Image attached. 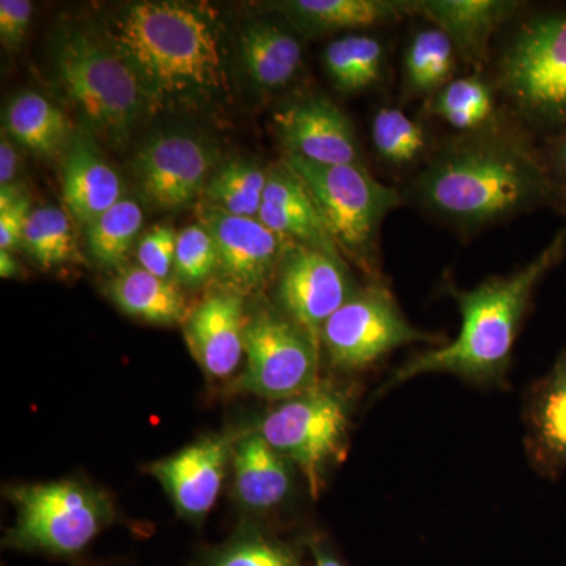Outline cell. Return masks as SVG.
I'll return each mask as SVG.
<instances>
[{
    "instance_id": "6da1fadb",
    "label": "cell",
    "mask_w": 566,
    "mask_h": 566,
    "mask_svg": "<svg viewBox=\"0 0 566 566\" xmlns=\"http://www.w3.org/2000/svg\"><path fill=\"white\" fill-rule=\"evenodd\" d=\"M93 31L120 55L151 111L210 107L232 96L226 25L208 6L174 0L122 3Z\"/></svg>"
},
{
    "instance_id": "7a4b0ae2",
    "label": "cell",
    "mask_w": 566,
    "mask_h": 566,
    "mask_svg": "<svg viewBox=\"0 0 566 566\" xmlns=\"http://www.w3.org/2000/svg\"><path fill=\"white\" fill-rule=\"evenodd\" d=\"M412 193L424 210L463 232L538 208H558L539 145L501 115L439 147L417 175Z\"/></svg>"
},
{
    "instance_id": "3957f363",
    "label": "cell",
    "mask_w": 566,
    "mask_h": 566,
    "mask_svg": "<svg viewBox=\"0 0 566 566\" xmlns=\"http://www.w3.org/2000/svg\"><path fill=\"white\" fill-rule=\"evenodd\" d=\"M566 259V226L538 255L509 275H494L471 290L444 282L461 314V329L447 345L427 349L394 371L381 392L430 374L453 375L482 387L509 385L513 349L539 283Z\"/></svg>"
},
{
    "instance_id": "277c9868",
    "label": "cell",
    "mask_w": 566,
    "mask_h": 566,
    "mask_svg": "<svg viewBox=\"0 0 566 566\" xmlns=\"http://www.w3.org/2000/svg\"><path fill=\"white\" fill-rule=\"evenodd\" d=\"M495 93L535 140L566 133V3L527 9L495 57Z\"/></svg>"
},
{
    "instance_id": "5b68a950",
    "label": "cell",
    "mask_w": 566,
    "mask_h": 566,
    "mask_svg": "<svg viewBox=\"0 0 566 566\" xmlns=\"http://www.w3.org/2000/svg\"><path fill=\"white\" fill-rule=\"evenodd\" d=\"M55 81L85 128L122 147L151 112L139 82L93 29L65 25L52 40Z\"/></svg>"
},
{
    "instance_id": "8992f818",
    "label": "cell",
    "mask_w": 566,
    "mask_h": 566,
    "mask_svg": "<svg viewBox=\"0 0 566 566\" xmlns=\"http://www.w3.org/2000/svg\"><path fill=\"white\" fill-rule=\"evenodd\" d=\"M281 161L304 182L342 255L363 268L371 281H382L379 230L403 203L401 193L376 180L365 166H324L289 153Z\"/></svg>"
},
{
    "instance_id": "52a82bcc",
    "label": "cell",
    "mask_w": 566,
    "mask_h": 566,
    "mask_svg": "<svg viewBox=\"0 0 566 566\" xmlns=\"http://www.w3.org/2000/svg\"><path fill=\"white\" fill-rule=\"evenodd\" d=\"M10 501L17 520L6 546L22 553L76 556L114 520L107 494L77 480L14 488Z\"/></svg>"
},
{
    "instance_id": "ba28073f",
    "label": "cell",
    "mask_w": 566,
    "mask_h": 566,
    "mask_svg": "<svg viewBox=\"0 0 566 566\" xmlns=\"http://www.w3.org/2000/svg\"><path fill=\"white\" fill-rule=\"evenodd\" d=\"M352 411L348 394L318 381L312 389L279 401L264 416L259 433L303 472L316 497L327 471L345 453Z\"/></svg>"
},
{
    "instance_id": "9c48e42d",
    "label": "cell",
    "mask_w": 566,
    "mask_h": 566,
    "mask_svg": "<svg viewBox=\"0 0 566 566\" xmlns=\"http://www.w3.org/2000/svg\"><path fill=\"white\" fill-rule=\"evenodd\" d=\"M444 337L419 329L385 281L359 286L322 329V344L331 365L345 374L367 370L406 345L441 346Z\"/></svg>"
},
{
    "instance_id": "30bf717a",
    "label": "cell",
    "mask_w": 566,
    "mask_h": 566,
    "mask_svg": "<svg viewBox=\"0 0 566 566\" xmlns=\"http://www.w3.org/2000/svg\"><path fill=\"white\" fill-rule=\"evenodd\" d=\"M318 342L281 308L262 307L244 331L245 368L234 389L283 401L318 385Z\"/></svg>"
},
{
    "instance_id": "8fae6325",
    "label": "cell",
    "mask_w": 566,
    "mask_h": 566,
    "mask_svg": "<svg viewBox=\"0 0 566 566\" xmlns=\"http://www.w3.org/2000/svg\"><path fill=\"white\" fill-rule=\"evenodd\" d=\"M218 166V148L199 134L182 129L153 134L134 158L142 193L164 211L182 210L202 199L205 186Z\"/></svg>"
},
{
    "instance_id": "7c38bea8",
    "label": "cell",
    "mask_w": 566,
    "mask_h": 566,
    "mask_svg": "<svg viewBox=\"0 0 566 566\" xmlns=\"http://www.w3.org/2000/svg\"><path fill=\"white\" fill-rule=\"evenodd\" d=\"M274 285L277 307L318 344L324 324L359 289L340 253L297 244L283 253Z\"/></svg>"
},
{
    "instance_id": "4fadbf2b",
    "label": "cell",
    "mask_w": 566,
    "mask_h": 566,
    "mask_svg": "<svg viewBox=\"0 0 566 566\" xmlns=\"http://www.w3.org/2000/svg\"><path fill=\"white\" fill-rule=\"evenodd\" d=\"M274 128L283 153L324 166H365L352 120L327 96L283 104L275 111Z\"/></svg>"
},
{
    "instance_id": "5bb4252c",
    "label": "cell",
    "mask_w": 566,
    "mask_h": 566,
    "mask_svg": "<svg viewBox=\"0 0 566 566\" xmlns=\"http://www.w3.org/2000/svg\"><path fill=\"white\" fill-rule=\"evenodd\" d=\"M200 223L214 238L222 277L238 293H255L274 281L289 241L259 219L238 218L222 211L200 212Z\"/></svg>"
},
{
    "instance_id": "9a60e30c",
    "label": "cell",
    "mask_w": 566,
    "mask_h": 566,
    "mask_svg": "<svg viewBox=\"0 0 566 566\" xmlns=\"http://www.w3.org/2000/svg\"><path fill=\"white\" fill-rule=\"evenodd\" d=\"M229 458V439L211 436L148 465V472L161 483L181 516L200 521L218 501Z\"/></svg>"
},
{
    "instance_id": "2e32d148",
    "label": "cell",
    "mask_w": 566,
    "mask_h": 566,
    "mask_svg": "<svg viewBox=\"0 0 566 566\" xmlns=\"http://www.w3.org/2000/svg\"><path fill=\"white\" fill-rule=\"evenodd\" d=\"M523 420L528 463L536 474L557 480L566 471V348L528 387Z\"/></svg>"
},
{
    "instance_id": "e0dca14e",
    "label": "cell",
    "mask_w": 566,
    "mask_h": 566,
    "mask_svg": "<svg viewBox=\"0 0 566 566\" xmlns=\"http://www.w3.org/2000/svg\"><path fill=\"white\" fill-rule=\"evenodd\" d=\"M243 294L222 290L208 294L186 319L185 334L197 363L212 378H227L244 354Z\"/></svg>"
},
{
    "instance_id": "ac0fdd59",
    "label": "cell",
    "mask_w": 566,
    "mask_h": 566,
    "mask_svg": "<svg viewBox=\"0 0 566 566\" xmlns=\"http://www.w3.org/2000/svg\"><path fill=\"white\" fill-rule=\"evenodd\" d=\"M526 3L516 0H416L423 18L452 40L458 57L482 66L495 33L516 20Z\"/></svg>"
},
{
    "instance_id": "d6986e66",
    "label": "cell",
    "mask_w": 566,
    "mask_h": 566,
    "mask_svg": "<svg viewBox=\"0 0 566 566\" xmlns=\"http://www.w3.org/2000/svg\"><path fill=\"white\" fill-rule=\"evenodd\" d=\"M238 57L245 76L259 91H282L303 70V40L281 14L277 20L256 18L241 29Z\"/></svg>"
},
{
    "instance_id": "ffe728a7",
    "label": "cell",
    "mask_w": 566,
    "mask_h": 566,
    "mask_svg": "<svg viewBox=\"0 0 566 566\" xmlns=\"http://www.w3.org/2000/svg\"><path fill=\"white\" fill-rule=\"evenodd\" d=\"M259 221L290 244L340 253L304 182L283 161L268 170Z\"/></svg>"
},
{
    "instance_id": "44dd1931",
    "label": "cell",
    "mask_w": 566,
    "mask_h": 566,
    "mask_svg": "<svg viewBox=\"0 0 566 566\" xmlns=\"http://www.w3.org/2000/svg\"><path fill=\"white\" fill-rule=\"evenodd\" d=\"M273 10L301 35L354 33L417 17L416 0H285Z\"/></svg>"
},
{
    "instance_id": "7402d4cb",
    "label": "cell",
    "mask_w": 566,
    "mask_h": 566,
    "mask_svg": "<svg viewBox=\"0 0 566 566\" xmlns=\"http://www.w3.org/2000/svg\"><path fill=\"white\" fill-rule=\"evenodd\" d=\"M62 177L66 208L84 227L123 199L120 175L88 134H74L65 151Z\"/></svg>"
},
{
    "instance_id": "603a6c76",
    "label": "cell",
    "mask_w": 566,
    "mask_h": 566,
    "mask_svg": "<svg viewBox=\"0 0 566 566\" xmlns=\"http://www.w3.org/2000/svg\"><path fill=\"white\" fill-rule=\"evenodd\" d=\"M234 488L241 504L255 512L281 505L293 486L292 463L262 434L245 436L234 447Z\"/></svg>"
},
{
    "instance_id": "cb8c5ba5",
    "label": "cell",
    "mask_w": 566,
    "mask_h": 566,
    "mask_svg": "<svg viewBox=\"0 0 566 566\" xmlns=\"http://www.w3.org/2000/svg\"><path fill=\"white\" fill-rule=\"evenodd\" d=\"M3 133L41 156L66 151L74 137L65 112L36 92H22L11 99L3 112Z\"/></svg>"
},
{
    "instance_id": "d4e9b609",
    "label": "cell",
    "mask_w": 566,
    "mask_h": 566,
    "mask_svg": "<svg viewBox=\"0 0 566 566\" xmlns=\"http://www.w3.org/2000/svg\"><path fill=\"white\" fill-rule=\"evenodd\" d=\"M107 294L125 314L153 324H174L186 314L180 286L159 279L142 266L123 270L107 283Z\"/></svg>"
},
{
    "instance_id": "484cf974",
    "label": "cell",
    "mask_w": 566,
    "mask_h": 566,
    "mask_svg": "<svg viewBox=\"0 0 566 566\" xmlns=\"http://www.w3.org/2000/svg\"><path fill=\"white\" fill-rule=\"evenodd\" d=\"M458 52L452 40L434 25L412 33L403 52V93L408 98H431L455 80Z\"/></svg>"
},
{
    "instance_id": "4316f807",
    "label": "cell",
    "mask_w": 566,
    "mask_h": 566,
    "mask_svg": "<svg viewBox=\"0 0 566 566\" xmlns=\"http://www.w3.org/2000/svg\"><path fill=\"white\" fill-rule=\"evenodd\" d=\"M323 59L334 87L345 95H354L370 91L382 81L386 46L370 33H345L329 41Z\"/></svg>"
},
{
    "instance_id": "83f0119b",
    "label": "cell",
    "mask_w": 566,
    "mask_h": 566,
    "mask_svg": "<svg viewBox=\"0 0 566 566\" xmlns=\"http://www.w3.org/2000/svg\"><path fill=\"white\" fill-rule=\"evenodd\" d=\"M495 99L497 93L491 81L472 74L455 77L436 92L427 99V112L460 134L474 133L497 117Z\"/></svg>"
},
{
    "instance_id": "f1b7e54d",
    "label": "cell",
    "mask_w": 566,
    "mask_h": 566,
    "mask_svg": "<svg viewBox=\"0 0 566 566\" xmlns=\"http://www.w3.org/2000/svg\"><path fill=\"white\" fill-rule=\"evenodd\" d=\"M268 170L252 159H232L212 172L202 193L203 208L238 218L259 219Z\"/></svg>"
},
{
    "instance_id": "f546056e",
    "label": "cell",
    "mask_w": 566,
    "mask_h": 566,
    "mask_svg": "<svg viewBox=\"0 0 566 566\" xmlns=\"http://www.w3.org/2000/svg\"><path fill=\"white\" fill-rule=\"evenodd\" d=\"M144 226V211L133 199H123L85 227L88 251L104 268L125 263Z\"/></svg>"
},
{
    "instance_id": "4dcf8cb0",
    "label": "cell",
    "mask_w": 566,
    "mask_h": 566,
    "mask_svg": "<svg viewBox=\"0 0 566 566\" xmlns=\"http://www.w3.org/2000/svg\"><path fill=\"white\" fill-rule=\"evenodd\" d=\"M371 142L379 158L389 166H416L430 150L428 133L400 107L382 106L371 118Z\"/></svg>"
},
{
    "instance_id": "1f68e13d",
    "label": "cell",
    "mask_w": 566,
    "mask_h": 566,
    "mask_svg": "<svg viewBox=\"0 0 566 566\" xmlns=\"http://www.w3.org/2000/svg\"><path fill=\"white\" fill-rule=\"evenodd\" d=\"M21 248L43 268L62 266L80 260L73 223L69 214L57 207H40L31 212Z\"/></svg>"
},
{
    "instance_id": "d6a6232c",
    "label": "cell",
    "mask_w": 566,
    "mask_h": 566,
    "mask_svg": "<svg viewBox=\"0 0 566 566\" xmlns=\"http://www.w3.org/2000/svg\"><path fill=\"white\" fill-rule=\"evenodd\" d=\"M200 566H301V553L274 536L248 531L211 551Z\"/></svg>"
},
{
    "instance_id": "836d02e7",
    "label": "cell",
    "mask_w": 566,
    "mask_h": 566,
    "mask_svg": "<svg viewBox=\"0 0 566 566\" xmlns=\"http://www.w3.org/2000/svg\"><path fill=\"white\" fill-rule=\"evenodd\" d=\"M219 268L214 238L202 226L193 223L178 232L174 274L188 286L202 285Z\"/></svg>"
},
{
    "instance_id": "e575fe53",
    "label": "cell",
    "mask_w": 566,
    "mask_h": 566,
    "mask_svg": "<svg viewBox=\"0 0 566 566\" xmlns=\"http://www.w3.org/2000/svg\"><path fill=\"white\" fill-rule=\"evenodd\" d=\"M178 233L170 226H155L137 243V260L145 271L159 279L174 273Z\"/></svg>"
},
{
    "instance_id": "d590c367",
    "label": "cell",
    "mask_w": 566,
    "mask_h": 566,
    "mask_svg": "<svg viewBox=\"0 0 566 566\" xmlns=\"http://www.w3.org/2000/svg\"><path fill=\"white\" fill-rule=\"evenodd\" d=\"M33 13L29 0H2L0 2V41L9 51H20L28 36Z\"/></svg>"
},
{
    "instance_id": "8d00e7d4",
    "label": "cell",
    "mask_w": 566,
    "mask_h": 566,
    "mask_svg": "<svg viewBox=\"0 0 566 566\" xmlns=\"http://www.w3.org/2000/svg\"><path fill=\"white\" fill-rule=\"evenodd\" d=\"M32 211L31 199L25 193L10 207L0 210V251L11 252L21 248L25 223Z\"/></svg>"
},
{
    "instance_id": "74e56055",
    "label": "cell",
    "mask_w": 566,
    "mask_h": 566,
    "mask_svg": "<svg viewBox=\"0 0 566 566\" xmlns=\"http://www.w3.org/2000/svg\"><path fill=\"white\" fill-rule=\"evenodd\" d=\"M551 180L556 188L558 208L566 216V133L539 145Z\"/></svg>"
},
{
    "instance_id": "f35d334b",
    "label": "cell",
    "mask_w": 566,
    "mask_h": 566,
    "mask_svg": "<svg viewBox=\"0 0 566 566\" xmlns=\"http://www.w3.org/2000/svg\"><path fill=\"white\" fill-rule=\"evenodd\" d=\"M18 166H20V155L14 150L11 139H7L3 134L2 140H0V188L13 185Z\"/></svg>"
},
{
    "instance_id": "ab89813d",
    "label": "cell",
    "mask_w": 566,
    "mask_h": 566,
    "mask_svg": "<svg viewBox=\"0 0 566 566\" xmlns=\"http://www.w3.org/2000/svg\"><path fill=\"white\" fill-rule=\"evenodd\" d=\"M312 554H314L315 566H345L338 560L329 547L323 545L322 542H315L311 545Z\"/></svg>"
},
{
    "instance_id": "60d3db41",
    "label": "cell",
    "mask_w": 566,
    "mask_h": 566,
    "mask_svg": "<svg viewBox=\"0 0 566 566\" xmlns=\"http://www.w3.org/2000/svg\"><path fill=\"white\" fill-rule=\"evenodd\" d=\"M20 274V264L13 259L11 252L0 251V275L2 279H11Z\"/></svg>"
}]
</instances>
